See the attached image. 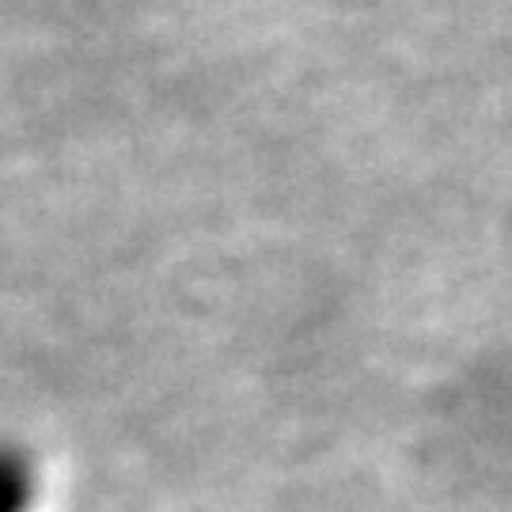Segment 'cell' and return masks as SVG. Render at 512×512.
I'll return each instance as SVG.
<instances>
[{
  "instance_id": "obj_1",
  "label": "cell",
  "mask_w": 512,
  "mask_h": 512,
  "mask_svg": "<svg viewBox=\"0 0 512 512\" xmlns=\"http://www.w3.org/2000/svg\"><path fill=\"white\" fill-rule=\"evenodd\" d=\"M38 467L31 452L0 440V512H35Z\"/></svg>"
}]
</instances>
